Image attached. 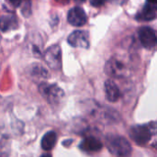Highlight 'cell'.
<instances>
[{"mask_svg": "<svg viewBox=\"0 0 157 157\" xmlns=\"http://www.w3.org/2000/svg\"><path fill=\"white\" fill-rule=\"evenodd\" d=\"M108 149L118 157H129L132 154V145L128 140L121 135L110 134L106 138Z\"/></svg>", "mask_w": 157, "mask_h": 157, "instance_id": "cell-1", "label": "cell"}, {"mask_svg": "<svg viewBox=\"0 0 157 157\" xmlns=\"http://www.w3.org/2000/svg\"><path fill=\"white\" fill-rule=\"evenodd\" d=\"M130 137L139 145H145L155 134V122L132 126L130 130Z\"/></svg>", "mask_w": 157, "mask_h": 157, "instance_id": "cell-2", "label": "cell"}, {"mask_svg": "<svg viewBox=\"0 0 157 157\" xmlns=\"http://www.w3.org/2000/svg\"><path fill=\"white\" fill-rule=\"evenodd\" d=\"M130 71L131 69L128 63L119 57L110 58L105 65V72L107 75L116 78L127 77L130 75Z\"/></svg>", "mask_w": 157, "mask_h": 157, "instance_id": "cell-3", "label": "cell"}, {"mask_svg": "<svg viewBox=\"0 0 157 157\" xmlns=\"http://www.w3.org/2000/svg\"><path fill=\"white\" fill-rule=\"evenodd\" d=\"M44 61L53 70H60L62 67V50L59 45L50 46L44 52Z\"/></svg>", "mask_w": 157, "mask_h": 157, "instance_id": "cell-4", "label": "cell"}, {"mask_svg": "<svg viewBox=\"0 0 157 157\" xmlns=\"http://www.w3.org/2000/svg\"><path fill=\"white\" fill-rule=\"evenodd\" d=\"M40 91L45 99L51 103H56L63 97V89L55 84L43 83L40 86Z\"/></svg>", "mask_w": 157, "mask_h": 157, "instance_id": "cell-5", "label": "cell"}, {"mask_svg": "<svg viewBox=\"0 0 157 157\" xmlns=\"http://www.w3.org/2000/svg\"><path fill=\"white\" fill-rule=\"evenodd\" d=\"M139 40L146 49H153L156 45V33L151 27H142L139 29Z\"/></svg>", "mask_w": 157, "mask_h": 157, "instance_id": "cell-6", "label": "cell"}, {"mask_svg": "<svg viewBox=\"0 0 157 157\" xmlns=\"http://www.w3.org/2000/svg\"><path fill=\"white\" fill-rule=\"evenodd\" d=\"M67 41L73 47L87 49L89 47V34L85 30H75L68 36Z\"/></svg>", "mask_w": 157, "mask_h": 157, "instance_id": "cell-7", "label": "cell"}, {"mask_svg": "<svg viewBox=\"0 0 157 157\" xmlns=\"http://www.w3.org/2000/svg\"><path fill=\"white\" fill-rule=\"evenodd\" d=\"M67 20L74 27H82L86 23L87 17L83 8L80 6H75L69 10Z\"/></svg>", "mask_w": 157, "mask_h": 157, "instance_id": "cell-8", "label": "cell"}, {"mask_svg": "<svg viewBox=\"0 0 157 157\" xmlns=\"http://www.w3.org/2000/svg\"><path fill=\"white\" fill-rule=\"evenodd\" d=\"M105 94L109 102H117L121 98V90L113 80H107L105 82Z\"/></svg>", "mask_w": 157, "mask_h": 157, "instance_id": "cell-9", "label": "cell"}, {"mask_svg": "<svg viewBox=\"0 0 157 157\" xmlns=\"http://www.w3.org/2000/svg\"><path fill=\"white\" fill-rule=\"evenodd\" d=\"M103 147L102 143L97 138L90 136L84 139L80 144V148L85 152H98Z\"/></svg>", "mask_w": 157, "mask_h": 157, "instance_id": "cell-10", "label": "cell"}, {"mask_svg": "<svg viewBox=\"0 0 157 157\" xmlns=\"http://www.w3.org/2000/svg\"><path fill=\"white\" fill-rule=\"evenodd\" d=\"M156 17V5L147 3L138 14L137 18L141 20H153Z\"/></svg>", "mask_w": 157, "mask_h": 157, "instance_id": "cell-11", "label": "cell"}, {"mask_svg": "<svg viewBox=\"0 0 157 157\" xmlns=\"http://www.w3.org/2000/svg\"><path fill=\"white\" fill-rule=\"evenodd\" d=\"M17 20L14 15L3 16L0 18V30L7 31L9 29H14L17 28Z\"/></svg>", "mask_w": 157, "mask_h": 157, "instance_id": "cell-12", "label": "cell"}, {"mask_svg": "<svg viewBox=\"0 0 157 157\" xmlns=\"http://www.w3.org/2000/svg\"><path fill=\"white\" fill-rule=\"evenodd\" d=\"M56 141H57L56 133L52 131L48 132L44 134V136L41 139V148L45 151H50L56 144Z\"/></svg>", "mask_w": 157, "mask_h": 157, "instance_id": "cell-13", "label": "cell"}, {"mask_svg": "<svg viewBox=\"0 0 157 157\" xmlns=\"http://www.w3.org/2000/svg\"><path fill=\"white\" fill-rule=\"evenodd\" d=\"M29 75L34 78L45 79L48 77L49 73L42 65L38 64V63H34L29 68Z\"/></svg>", "mask_w": 157, "mask_h": 157, "instance_id": "cell-14", "label": "cell"}, {"mask_svg": "<svg viewBox=\"0 0 157 157\" xmlns=\"http://www.w3.org/2000/svg\"><path fill=\"white\" fill-rule=\"evenodd\" d=\"M107 1L108 0H90V4L95 7H98V6H103Z\"/></svg>", "mask_w": 157, "mask_h": 157, "instance_id": "cell-15", "label": "cell"}, {"mask_svg": "<svg viewBox=\"0 0 157 157\" xmlns=\"http://www.w3.org/2000/svg\"><path fill=\"white\" fill-rule=\"evenodd\" d=\"M10 1H11L15 6H18V5L20 4V1H21V0H10Z\"/></svg>", "mask_w": 157, "mask_h": 157, "instance_id": "cell-16", "label": "cell"}, {"mask_svg": "<svg viewBox=\"0 0 157 157\" xmlns=\"http://www.w3.org/2000/svg\"><path fill=\"white\" fill-rule=\"evenodd\" d=\"M147 3H150V4H155V5H156L157 0H147Z\"/></svg>", "mask_w": 157, "mask_h": 157, "instance_id": "cell-17", "label": "cell"}, {"mask_svg": "<svg viewBox=\"0 0 157 157\" xmlns=\"http://www.w3.org/2000/svg\"><path fill=\"white\" fill-rule=\"evenodd\" d=\"M40 157H52L51 155H42Z\"/></svg>", "mask_w": 157, "mask_h": 157, "instance_id": "cell-18", "label": "cell"}, {"mask_svg": "<svg viewBox=\"0 0 157 157\" xmlns=\"http://www.w3.org/2000/svg\"><path fill=\"white\" fill-rule=\"evenodd\" d=\"M58 1H63V0H58Z\"/></svg>", "mask_w": 157, "mask_h": 157, "instance_id": "cell-19", "label": "cell"}]
</instances>
